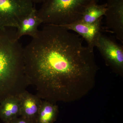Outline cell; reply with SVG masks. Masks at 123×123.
Segmentation results:
<instances>
[{"label": "cell", "mask_w": 123, "mask_h": 123, "mask_svg": "<svg viewBox=\"0 0 123 123\" xmlns=\"http://www.w3.org/2000/svg\"><path fill=\"white\" fill-rule=\"evenodd\" d=\"M9 123H34L21 117H17L11 121Z\"/></svg>", "instance_id": "13"}, {"label": "cell", "mask_w": 123, "mask_h": 123, "mask_svg": "<svg viewBox=\"0 0 123 123\" xmlns=\"http://www.w3.org/2000/svg\"><path fill=\"white\" fill-rule=\"evenodd\" d=\"M106 8V3L102 4L97 3L91 5L86 10L79 21L86 23L94 22L104 16Z\"/></svg>", "instance_id": "12"}, {"label": "cell", "mask_w": 123, "mask_h": 123, "mask_svg": "<svg viewBox=\"0 0 123 123\" xmlns=\"http://www.w3.org/2000/svg\"><path fill=\"white\" fill-rule=\"evenodd\" d=\"M18 97L20 101V116L35 123L42 99L37 95L32 94L26 90Z\"/></svg>", "instance_id": "8"}, {"label": "cell", "mask_w": 123, "mask_h": 123, "mask_svg": "<svg viewBox=\"0 0 123 123\" xmlns=\"http://www.w3.org/2000/svg\"><path fill=\"white\" fill-rule=\"evenodd\" d=\"M103 17L96 21L89 23L78 21L71 24L64 25L67 30L72 31L78 34L85 40L87 47L91 50L93 51L102 33V20Z\"/></svg>", "instance_id": "6"}, {"label": "cell", "mask_w": 123, "mask_h": 123, "mask_svg": "<svg viewBox=\"0 0 123 123\" xmlns=\"http://www.w3.org/2000/svg\"><path fill=\"white\" fill-rule=\"evenodd\" d=\"M98 49L106 65L117 75L123 76V47L112 38L102 34L97 43Z\"/></svg>", "instance_id": "5"}, {"label": "cell", "mask_w": 123, "mask_h": 123, "mask_svg": "<svg viewBox=\"0 0 123 123\" xmlns=\"http://www.w3.org/2000/svg\"><path fill=\"white\" fill-rule=\"evenodd\" d=\"M42 24V21L38 17L35 7L33 10L21 20L16 29V36L17 39L25 35L33 37L37 34L38 27Z\"/></svg>", "instance_id": "9"}, {"label": "cell", "mask_w": 123, "mask_h": 123, "mask_svg": "<svg viewBox=\"0 0 123 123\" xmlns=\"http://www.w3.org/2000/svg\"><path fill=\"white\" fill-rule=\"evenodd\" d=\"M24 56L27 81L41 99L73 102L94 88L98 68L94 51L64 27L44 25L24 48Z\"/></svg>", "instance_id": "1"}, {"label": "cell", "mask_w": 123, "mask_h": 123, "mask_svg": "<svg viewBox=\"0 0 123 123\" xmlns=\"http://www.w3.org/2000/svg\"><path fill=\"white\" fill-rule=\"evenodd\" d=\"M20 116V105L18 97H8L0 103V118L5 123H9Z\"/></svg>", "instance_id": "10"}, {"label": "cell", "mask_w": 123, "mask_h": 123, "mask_svg": "<svg viewBox=\"0 0 123 123\" xmlns=\"http://www.w3.org/2000/svg\"><path fill=\"white\" fill-rule=\"evenodd\" d=\"M98 0H47L37 14L44 25H68L79 21L86 10Z\"/></svg>", "instance_id": "3"}, {"label": "cell", "mask_w": 123, "mask_h": 123, "mask_svg": "<svg viewBox=\"0 0 123 123\" xmlns=\"http://www.w3.org/2000/svg\"><path fill=\"white\" fill-rule=\"evenodd\" d=\"M106 3L107 27L123 43V0H107Z\"/></svg>", "instance_id": "7"}, {"label": "cell", "mask_w": 123, "mask_h": 123, "mask_svg": "<svg viewBox=\"0 0 123 123\" xmlns=\"http://www.w3.org/2000/svg\"><path fill=\"white\" fill-rule=\"evenodd\" d=\"M58 113L56 103L43 100L40 106L35 123H53L56 120Z\"/></svg>", "instance_id": "11"}, {"label": "cell", "mask_w": 123, "mask_h": 123, "mask_svg": "<svg viewBox=\"0 0 123 123\" xmlns=\"http://www.w3.org/2000/svg\"><path fill=\"white\" fill-rule=\"evenodd\" d=\"M16 28L0 30V103L18 97L29 85L24 69V48L17 39Z\"/></svg>", "instance_id": "2"}, {"label": "cell", "mask_w": 123, "mask_h": 123, "mask_svg": "<svg viewBox=\"0 0 123 123\" xmlns=\"http://www.w3.org/2000/svg\"><path fill=\"white\" fill-rule=\"evenodd\" d=\"M35 7L30 0H0V30L17 29L21 20Z\"/></svg>", "instance_id": "4"}, {"label": "cell", "mask_w": 123, "mask_h": 123, "mask_svg": "<svg viewBox=\"0 0 123 123\" xmlns=\"http://www.w3.org/2000/svg\"><path fill=\"white\" fill-rule=\"evenodd\" d=\"M32 3L34 4H38V3H43L45 2L47 0H30Z\"/></svg>", "instance_id": "14"}]
</instances>
